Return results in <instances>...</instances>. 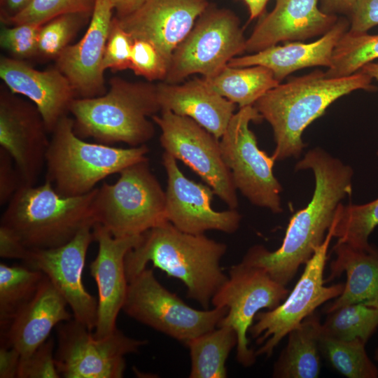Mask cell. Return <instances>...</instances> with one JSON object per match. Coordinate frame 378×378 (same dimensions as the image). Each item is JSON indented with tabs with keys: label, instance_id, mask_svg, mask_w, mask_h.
Segmentation results:
<instances>
[{
	"label": "cell",
	"instance_id": "obj_10",
	"mask_svg": "<svg viewBox=\"0 0 378 378\" xmlns=\"http://www.w3.org/2000/svg\"><path fill=\"white\" fill-rule=\"evenodd\" d=\"M246 41L232 11L209 6L174 50L162 82L180 83L196 74L211 78L230 59L245 52Z\"/></svg>",
	"mask_w": 378,
	"mask_h": 378
},
{
	"label": "cell",
	"instance_id": "obj_6",
	"mask_svg": "<svg viewBox=\"0 0 378 378\" xmlns=\"http://www.w3.org/2000/svg\"><path fill=\"white\" fill-rule=\"evenodd\" d=\"M74 127V119L63 116L51 132L46 153L45 180L62 196L88 193L104 178L147 158L146 144L122 148L89 143Z\"/></svg>",
	"mask_w": 378,
	"mask_h": 378
},
{
	"label": "cell",
	"instance_id": "obj_21",
	"mask_svg": "<svg viewBox=\"0 0 378 378\" xmlns=\"http://www.w3.org/2000/svg\"><path fill=\"white\" fill-rule=\"evenodd\" d=\"M318 1L276 0L274 9L258 22L246 38L245 52L254 53L279 42L325 34L338 19L320 10Z\"/></svg>",
	"mask_w": 378,
	"mask_h": 378
},
{
	"label": "cell",
	"instance_id": "obj_47",
	"mask_svg": "<svg viewBox=\"0 0 378 378\" xmlns=\"http://www.w3.org/2000/svg\"><path fill=\"white\" fill-rule=\"evenodd\" d=\"M114 10L116 11L117 18L127 16L139 8H140L146 0H110Z\"/></svg>",
	"mask_w": 378,
	"mask_h": 378
},
{
	"label": "cell",
	"instance_id": "obj_24",
	"mask_svg": "<svg viewBox=\"0 0 378 378\" xmlns=\"http://www.w3.org/2000/svg\"><path fill=\"white\" fill-rule=\"evenodd\" d=\"M157 85L162 111L191 118L217 139L223 134L237 105L213 90L203 78Z\"/></svg>",
	"mask_w": 378,
	"mask_h": 378
},
{
	"label": "cell",
	"instance_id": "obj_16",
	"mask_svg": "<svg viewBox=\"0 0 378 378\" xmlns=\"http://www.w3.org/2000/svg\"><path fill=\"white\" fill-rule=\"evenodd\" d=\"M162 163L167 176L166 214L169 223L193 234L209 230L232 234L239 229L241 216L237 209L218 211L212 208L215 192L210 186L189 179L179 169L177 160L166 152Z\"/></svg>",
	"mask_w": 378,
	"mask_h": 378
},
{
	"label": "cell",
	"instance_id": "obj_7",
	"mask_svg": "<svg viewBox=\"0 0 378 378\" xmlns=\"http://www.w3.org/2000/svg\"><path fill=\"white\" fill-rule=\"evenodd\" d=\"M92 209L95 223L114 237L140 235L168 221L165 190L148 158L122 170L114 183L96 188Z\"/></svg>",
	"mask_w": 378,
	"mask_h": 378
},
{
	"label": "cell",
	"instance_id": "obj_8",
	"mask_svg": "<svg viewBox=\"0 0 378 378\" xmlns=\"http://www.w3.org/2000/svg\"><path fill=\"white\" fill-rule=\"evenodd\" d=\"M122 309L136 321L184 344L216 328L227 312L225 307L200 310L190 307L164 287L153 270L147 267L128 281Z\"/></svg>",
	"mask_w": 378,
	"mask_h": 378
},
{
	"label": "cell",
	"instance_id": "obj_18",
	"mask_svg": "<svg viewBox=\"0 0 378 378\" xmlns=\"http://www.w3.org/2000/svg\"><path fill=\"white\" fill-rule=\"evenodd\" d=\"M92 234L98 244V252L90 270L99 293L97 318L92 335L102 339L117 328V316L122 309L128 286L125 258L128 251L140 243L142 234L114 237L99 223L93 225Z\"/></svg>",
	"mask_w": 378,
	"mask_h": 378
},
{
	"label": "cell",
	"instance_id": "obj_20",
	"mask_svg": "<svg viewBox=\"0 0 378 378\" xmlns=\"http://www.w3.org/2000/svg\"><path fill=\"white\" fill-rule=\"evenodd\" d=\"M113 10L110 0H96L88 28L82 38L66 47L56 58V68L82 98L106 93L102 63Z\"/></svg>",
	"mask_w": 378,
	"mask_h": 378
},
{
	"label": "cell",
	"instance_id": "obj_42",
	"mask_svg": "<svg viewBox=\"0 0 378 378\" xmlns=\"http://www.w3.org/2000/svg\"><path fill=\"white\" fill-rule=\"evenodd\" d=\"M350 14L351 20L349 31L366 33L378 24V0H358Z\"/></svg>",
	"mask_w": 378,
	"mask_h": 378
},
{
	"label": "cell",
	"instance_id": "obj_46",
	"mask_svg": "<svg viewBox=\"0 0 378 378\" xmlns=\"http://www.w3.org/2000/svg\"><path fill=\"white\" fill-rule=\"evenodd\" d=\"M358 0H321V10L326 13H351Z\"/></svg>",
	"mask_w": 378,
	"mask_h": 378
},
{
	"label": "cell",
	"instance_id": "obj_23",
	"mask_svg": "<svg viewBox=\"0 0 378 378\" xmlns=\"http://www.w3.org/2000/svg\"><path fill=\"white\" fill-rule=\"evenodd\" d=\"M67 305L45 275L34 298L1 332V346L16 349L22 358L29 356L49 337L55 326L72 319Z\"/></svg>",
	"mask_w": 378,
	"mask_h": 378
},
{
	"label": "cell",
	"instance_id": "obj_15",
	"mask_svg": "<svg viewBox=\"0 0 378 378\" xmlns=\"http://www.w3.org/2000/svg\"><path fill=\"white\" fill-rule=\"evenodd\" d=\"M92 227H85L61 246L27 249L21 260L52 281L71 309L74 319L91 332L96 326L98 300L85 288L82 275L88 247L94 241Z\"/></svg>",
	"mask_w": 378,
	"mask_h": 378
},
{
	"label": "cell",
	"instance_id": "obj_1",
	"mask_svg": "<svg viewBox=\"0 0 378 378\" xmlns=\"http://www.w3.org/2000/svg\"><path fill=\"white\" fill-rule=\"evenodd\" d=\"M295 169H311L314 174L315 188L310 202L291 217L278 249L270 251L255 245L241 260L263 268L284 286L323 242L339 204L352 192V168L322 148L309 150Z\"/></svg>",
	"mask_w": 378,
	"mask_h": 378
},
{
	"label": "cell",
	"instance_id": "obj_43",
	"mask_svg": "<svg viewBox=\"0 0 378 378\" xmlns=\"http://www.w3.org/2000/svg\"><path fill=\"white\" fill-rule=\"evenodd\" d=\"M21 355L15 349L1 346L0 348V377H17Z\"/></svg>",
	"mask_w": 378,
	"mask_h": 378
},
{
	"label": "cell",
	"instance_id": "obj_29",
	"mask_svg": "<svg viewBox=\"0 0 378 378\" xmlns=\"http://www.w3.org/2000/svg\"><path fill=\"white\" fill-rule=\"evenodd\" d=\"M191 361L190 378H225L226 361L237 346L235 330L221 326L187 342Z\"/></svg>",
	"mask_w": 378,
	"mask_h": 378
},
{
	"label": "cell",
	"instance_id": "obj_30",
	"mask_svg": "<svg viewBox=\"0 0 378 378\" xmlns=\"http://www.w3.org/2000/svg\"><path fill=\"white\" fill-rule=\"evenodd\" d=\"M45 274L22 265L0 264V325L4 331L34 298Z\"/></svg>",
	"mask_w": 378,
	"mask_h": 378
},
{
	"label": "cell",
	"instance_id": "obj_37",
	"mask_svg": "<svg viewBox=\"0 0 378 378\" xmlns=\"http://www.w3.org/2000/svg\"><path fill=\"white\" fill-rule=\"evenodd\" d=\"M169 64L159 50L150 41L134 39L130 67L134 74L149 81H164Z\"/></svg>",
	"mask_w": 378,
	"mask_h": 378
},
{
	"label": "cell",
	"instance_id": "obj_38",
	"mask_svg": "<svg viewBox=\"0 0 378 378\" xmlns=\"http://www.w3.org/2000/svg\"><path fill=\"white\" fill-rule=\"evenodd\" d=\"M4 27L0 34L2 48L18 58H26L38 53L39 33L43 24L23 23Z\"/></svg>",
	"mask_w": 378,
	"mask_h": 378
},
{
	"label": "cell",
	"instance_id": "obj_34",
	"mask_svg": "<svg viewBox=\"0 0 378 378\" xmlns=\"http://www.w3.org/2000/svg\"><path fill=\"white\" fill-rule=\"evenodd\" d=\"M378 58V35L354 33L349 30L336 45L332 62L325 75L338 78L351 75Z\"/></svg>",
	"mask_w": 378,
	"mask_h": 378
},
{
	"label": "cell",
	"instance_id": "obj_2",
	"mask_svg": "<svg viewBox=\"0 0 378 378\" xmlns=\"http://www.w3.org/2000/svg\"><path fill=\"white\" fill-rule=\"evenodd\" d=\"M226 251L224 243L204 234L184 232L167 221L143 233L140 243L128 251L126 276L130 281L151 262L183 283L188 298L209 309L214 295L228 278L220 265Z\"/></svg>",
	"mask_w": 378,
	"mask_h": 378
},
{
	"label": "cell",
	"instance_id": "obj_17",
	"mask_svg": "<svg viewBox=\"0 0 378 378\" xmlns=\"http://www.w3.org/2000/svg\"><path fill=\"white\" fill-rule=\"evenodd\" d=\"M47 132L35 105L1 94L0 145L13 158L22 185H35L46 167L50 142Z\"/></svg>",
	"mask_w": 378,
	"mask_h": 378
},
{
	"label": "cell",
	"instance_id": "obj_19",
	"mask_svg": "<svg viewBox=\"0 0 378 378\" xmlns=\"http://www.w3.org/2000/svg\"><path fill=\"white\" fill-rule=\"evenodd\" d=\"M208 8L207 0H146L132 13L115 17L133 40L150 41L170 64L174 50Z\"/></svg>",
	"mask_w": 378,
	"mask_h": 378
},
{
	"label": "cell",
	"instance_id": "obj_28",
	"mask_svg": "<svg viewBox=\"0 0 378 378\" xmlns=\"http://www.w3.org/2000/svg\"><path fill=\"white\" fill-rule=\"evenodd\" d=\"M203 78L213 90L239 108L253 106L266 92L280 83L269 69L259 65L244 67L227 65L215 76Z\"/></svg>",
	"mask_w": 378,
	"mask_h": 378
},
{
	"label": "cell",
	"instance_id": "obj_14",
	"mask_svg": "<svg viewBox=\"0 0 378 378\" xmlns=\"http://www.w3.org/2000/svg\"><path fill=\"white\" fill-rule=\"evenodd\" d=\"M151 118L160 129L164 152L190 167L229 209H236L237 189L222 158L219 139L191 118L169 111Z\"/></svg>",
	"mask_w": 378,
	"mask_h": 378
},
{
	"label": "cell",
	"instance_id": "obj_12",
	"mask_svg": "<svg viewBox=\"0 0 378 378\" xmlns=\"http://www.w3.org/2000/svg\"><path fill=\"white\" fill-rule=\"evenodd\" d=\"M288 294V289L262 267L241 261L230 267L227 281L214 295L211 304L227 309L217 327L227 326L235 330L236 358L240 365L249 367L255 362L257 356L248 346L247 333L256 314L262 309L276 308Z\"/></svg>",
	"mask_w": 378,
	"mask_h": 378
},
{
	"label": "cell",
	"instance_id": "obj_36",
	"mask_svg": "<svg viewBox=\"0 0 378 378\" xmlns=\"http://www.w3.org/2000/svg\"><path fill=\"white\" fill-rule=\"evenodd\" d=\"M96 0H33L31 4L6 23L44 24L50 20L67 13L92 15Z\"/></svg>",
	"mask_w": 378,
	"mask_h": 378
},
{
	"label": "cell",
	"instance_id": "obj_26",
	"mask_svg": "<svg viewBox=\"0 0 378 378\" xmlns=\"http://www.w3.org/2000/svg\"><path fill=\"white\" fill-rule=\"evenodd\" d=\"M332 250L336 258L330 263L325 282L344 272L346 282L342 293L328 303L323 312L328 314L353 303L378 307V248L370 245L367 248H359L337 241Z\"/></svg>",
	"mask_w": 378,
	"mask_h": 378
},
{
	"label": "cell",
	"instance_id": "obj_49",
	"mask_svg": "<svg viewBox=\"0 0 378 378\" xmlns=\"http://www.w3.org/2000/svg\"><path fill=\"white\" fill-rule=\"evenodd\" d=\"M360 70L378 81V63L369 62L363 65Z\"/></svg>",
	"mask_w": 378,
	"mask_h": 378
},
{
	"label": "cell",
	"instance_id": "obj_44",
	"mask_svg": "<svg viewBox=\"0 0 378 378\" xmlns=\"http://www.w3.org/2000/svg\"><path fill=\"white\" fill-rule=\"evenodd\" d=\"M26 248L14 236L0 227V255L3 258L21 260Z\"/></svg>",
	"mask_w": 378,
	"mask_h": 378
},
{
	"label": "cell",
	"instance_id": "obj_39",
	"mask_svg": "<svg viewBox=\"0 0 378 378\" xmlns=\"http://www.w3.org/2000/svg\"><path fill=\"white\" fill-rule=\"evenodd\" d=\"M132 43L131 36L120 27L117 18H113L104 55V71L130 69Z\"/></svg>",
	"mask_w": 378,
	"mask_h": 378
},
{
	"label": "cell",
	"instance_id": "obj_13",
	"mask_svg": "<svg viewBox=\"0 0 378 378\" xmlns=\"http://www.w3.org/2000/svg\"><path fill=\"white\" fill-rule=\"evenodd\" d=\"M57 335L55 364L60 377L64 378H121L126 368L125 356L139 352L148 344L118 328L104 338L96 339L74 318L58 324Z\"/></svg>",
	"mask_w": 378,
	"mask_h": 378
},
{
	"label": "cell",
	"instance_id": "obj_27",
	"mask_svg": "<svg viewBox=\"0 0 378 378\" xmlns=\"http://www.w3.org/2000/svg\"><path fill=\"white\" fill-rule=\"evenodd\" d=\"M318 314L314 312L288 334L287 344L273 368L277 378H316L321 371L318 341L321 333Z\"/></svg>",
	"mask_w": 378,
	"mask_h": 378
},
{
	"label": "cell",
	"instance_id": "obj_4",
	"mask_svg": "<svg viewBox=\"0 0 378 378\" xmlns=\"http://www.w3.org/2000/svg\"><path fill=\"white\" fill-rule=\"evenodd\" d=\"M96 188L83 195L59 194L45 180L43 185H22L8 202L0 227L27 249L61 246L83 228L93 226L92 203Z\"/></svg>",
	"mask_w": 378,
	"mask_h": 378
},
{
	"label": "cell",
	"instance_id": "obj_32",
	"mask_svg": "<svg viewBox=\"0 0 378 378\" xmlns=\"http://www.w3.org/2000/svg\"><path fill=\"white\" fill-rule=\"evenodd\" d=\"M327 314L321 332L338 340L366 343L378 328V307L364 303L346 304Z\"/></svg>",
	"mask_w": 378,
	"mask_h": 378
},
{
	"label": "cell",
	"instance_id": "obj_50",
	"mask_svg": "<svg viewBox=\"0 0 378 378\" xmlns=\"http://www.w3.org/2000/svg\"><path fill=\"white\" fill-rule=\"evenodd\" d=\"M374 359L378 362V348L375 351Z\"/></svg>",
	"mask_w": 378,
	"mask_h": 378
},
{
	"label": "cell",
	"instance_id": "obj_45",
	"mask_svg": "<svg viewBox=\"0 0 378 378\" xmlns=\"http://www.w3.org/2000/svg\"><path fill=\"white\" fill-rule=\"evenodd\" d=\"M33 0H0V18L3 23L25 9Z\"/></svg>",
	"mask_w": 378,
	"mask_h": 378
},
{
	"label": "cell",
	"instance_id": "obj_51",
	"mask_svg": "<svg viewBox=\"0 0 378 378\" xmlns=\"http://www.w3.org/2000/svg\"><path fill=\"white\" fill-rule=\"evenodd\" d=\"M377 155H378V151H377Z\"/></svg>",
	"mask_w": 378,
	"mask_h": 378
},
{
	"label": "cell",
	"instance_id": "obj_9",
	"mask_svg": "<svg viewBox=\"0 0 378 378\" xmlns=\"http://www.w3.org/2000/svg\"><path fill=\"white\" fill-rule=\"evenodd\" d=\"M262 120L254 106L239 108L220 138V150L236 189L253 205L279 214L282 187L273 172L276 161L259 148L249 128L251 122Z\"/></svg>",
	"mask_w": 378,
	"mask_h": 378
},
{
	"label": "cell",
	"instance_id": "obj_22",
	"mask_svg": "<svg viewBox=\"0 0 378 378\" xmlns=\"http://www.w3.org/2000/svg\"><path fill=\"white\" fill-rule=\"evenodd\" d=\"M0 77L13 93L32 102L50 133L75 99L71 83L57 68L38 71L21 59L1 57Z\"/></svg>",
	"mask_w": 378,
	"mask_h": 378
},
{
	"label": "cell",
	"instance_id": "obj_11",
	"mask_svg": "<svg viewBox=\"0 0 378 378\" xmlns=\"http://www.w3.org/2000/svg\"><path fill=\"white\" fill-rule=\"evenodd\" d=\"M332 237L330 227L323 242L304 264V271L290 293L276 308L256 314V321L248 330L252 337L257 339L256 343L261 345L255 351L256 356H271L285 336L315 312L316 308L337 298L343 291L342 283L324 285L328 249Z\"/></svg>",
	"mask_w": 378,
	"mask_h": 378
},
{
	"label": "cell",
	"instance_id": "obj_25",
	"mask_svg": "<svg viewBox=\"0 0 378 378\" xmlns=\"http://www.w3.org/2000/svg\"><path fill=\"white\" fill-rule=\"evenodd\" d=\"M348 30L349 22L345 19H340L316 41L288 42L283 46H273L257 52L235 57L227 65L232 67L262 66L269 69L275 79L281 83L290 74L302 68L330 67L334 49Z\"/></svg>",
	"mask_w": 378,
	"mask_h": 378
},
{
	"label": "cell",
	"instance_id": "obj_5",
	"mask_svg": "<svg viewBox=\"0 0 378 378\" xmlns=\"http://www.w3.org/2000/svg\"><path fill=\"white\" fill-rule=\"evenodd\" d=\"M69 111L74 116V131L80 138L92 137L108 145L123 142L136 147L153 136L154 125L148 118L161 108L156 85L113 78L106 93L74 99Z\"/></svg>",
	"mask_w": 378,
	"mask_h": 378
},
{
	"label": "cell",
	"instance_id": "obj_48",
	"mask_svg": "<svg viewBox=\"0 0 378 378\" xmlns=\"http://www.w3.org/2000/svg\"><path fill=\"white\" fill-rule=\"evenodd\" d=\"M246 4L250 19L253 20L258 18L263 11L268 0H243Z\"/></svg>",
	"mask_w": 378,
	"mask_h": 378
},
{
	"label": "cell",
	"instance_id": "obj_41",
	"mask_svg": "<svg viewBox=\"0 0 378 378\" xmlns=\"http://www.w3.org/2000/svg\"><path fill=\"white\" fill-rule=\"evenodd\" d=\"M22 186L20 174L11 156L0 149V204H8Z\"/></svg>",
	"mask_w": 378,
	"mask_h": 378
},
{
	"label": "cell",
	"instance_id": "obj_31",
	"mask_svg": "<svg viewBox=\"0 0 378 378\" xmlns=\"http://www.w3.org/2000/svg\"><path fill=\"white\" fill-rule=\"evenodd\" d=\"M360 339L342 340L321 333V354L340 374L348 378H377L378 369L368 357Z\"/></svg>",
	"mask_w": 378,
	"mask_h": 378
},
{
	"label": "cell",
	"instance_id": "obj_3",
	"mask_svg": "<svg viewBox=\"0 0 378 378\" xmlns=\"http://www.w3.org/2000/svg\"><path fill=\"white\" fill-rule=\"evenodd\" d=\"M372 80L360 70L338 78L315 71L266 92L253 106L273 130L276 146L272 156L275 161L299 158L305 146L304 130L341 97L357 90L374 91Z\"/></svg>",
	"mask_w": 378,
	"mask_h": 378
},
{
	"label": "cell",
	"instance_id": "obj_35",
	"mask_svg": "<svg viewBox=\"0 0 378 378\" xmlns=\"http://www.w3.org/2000/svg\"><path fill=\"white\" fill-rule=\"evenodd\" d=\"M91 15L84 13L63 14L43 24L38 36V53L46 57L57 58Z\"/></svg>",
	"mask_w": 378,
	"mask_h": 378
},
{
	"label": "cell",
	"instance_id": "obj_40",
	"mask_svg": "<svg viewBox=\"0 0 378 378\" xmlns=\"http://www.w3.org/2000/svg\"><path fill=\"white\" fill-rule=\"evenodd\" d=\"M54 350V341L48 337L29 356L22 358L18 372V378H59Z\"/></svg>",
	"mask_w": 378,
	"mask_h": 378
},
{
	"label": "cell",
	"instance_id": "obj_33",
	"mask_svg": "<svg viewBox=\"0 0 378 378\" xmlns=\"http://www.w3.org/2000/svg\"><path fill=\"white\" fill-rule=\"evenodd\" d=\"M378 225V199L364 204L340 203L331 228L337 242L359 248L370 246L369 237Z\"/></svg>",
	"mask_w": 378,
	"mask_h": 378
}]
</instances>
